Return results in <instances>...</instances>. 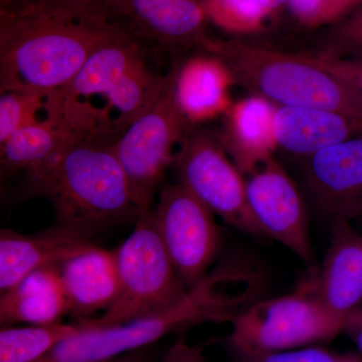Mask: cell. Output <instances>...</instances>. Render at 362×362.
Returning <instances> with one entry per match:
<instances>
[{
  "instance_id": "d590c367",
  "label": "cell",
  "mask_w": 362,
  "mask_h": 362,
  "mask_svg": "<svg viewBox=\"0 0 362 362\" xmlns=\"http://www.w3.org/2000/svg\"><path fill=\"white\" fill-rule=\"evenodd\" d=\"M2 25H0V28H1V26H2Z\"/></svg>"
},
{
  "instance_id": "9c48e42d",
  "label": "cell",
  "mask_w": 362,
  "mask_h": 362,
  "mask_svg": "<svg viewBox=\"0 0 362 362\" xmlns=\"http://www.w3.org/2000/svg\"><path fill=\"white\" fill-rule=\"evenodd\" d=\"M178 182L228 226L264 237L247 204L245 177L221 146L218 134L192 127L176 150Z\"/></svg>"
},
{
  "instance_id": "d6a6232c",
  "label": "cell",
  "mask_w": 362,
  "mask_h": 362,
  "mask_svg": "<svg viewBox=\"0 0 362 362\" xmlns=\"http://www.w3.org/2000/svg\"><path fill=\"white\" fill-rule=\"evenodd\" d=\"M259 4H262L266 9H268L271 13L282 6H288L289 0H257Z\"/></svg>"
},
{
  "instance_id": "8992f818",
  "label": "cell",
  "mask_w": 362,
  "mask_h": 362,
  "mask_svg": "<svg viewBox=\"0 0 362 362\" xmlns=\"http://www.w3.org/2000/svg\"><path fill=\"white\" fill-rule=\"evenodd\" d=\"M144 47L118 28L90 54L70 84L59 90L81 103L95 97L104 99L105 120L118 137L156 99L165 83L166 75L150 68Z\"/></svg>"
},
{
  "instance_id": "ffe728a7",
  "label": "cell",
  "mask_w": 362,
  "mask_h": 362,
  "mask_svg": "<svg viewBox=\"0 0 362 362\" xmlns=\"http://www.w3.org/2000/svg\"><path fill=\"white\" fill-rule=\"evenodd\" d=\"M66 313L68 307L57 266L32 272L11 291L0 295L4 326L14 323L52 325L61 323Z\"/></svg>"
},
{
  "instance_id": "7402d4cb",
  "label": "cell",
  "mask_w": 362,
  "mask_h": 362,
  "mask_svg": "<svg viewBox=\"0 0 362 362\" xmlns=\"http://www.w3.org/2000/svg\"><path fill=\"white\" fill-rule=\"evenodd\" d=\"M47 97L23 88L0 90V152L16 131L40 119Z\"/></svg>"
},
{
  "instance_id": "52a82bcc",
  "label": "cell",
  "mask_w": 362,
  "mask_h": 362,
  "mask_svg": "<svg viewBox=\"0 0 362 362\" xmlns=\"http://www.w3.org/2000/svg\"><path fill=\"white\" fill-rule=\"evenodd\" d=\"M230 323V351L270 354L331 341L342 334L344 319L318 299L311 277L290 294L259 298Z\"/></svg>"
},
{
  "instance_id": "6da1fadb",
  "label": "cell",
  "mask_w": 362,
  "mask_h": 362,
  "mask_svg": "<svg viewBox=\"0 0 362 362\" xmlns=\"http://www.w3.org/2000/svg\"><path fill=\"white\" fill-rule=\"evenodd\" d=\"M115 138L81 133L56 156L25 171L23 194L52 204L56 226L92 235L131 218L140 209L114 152Z\"/></svg>"
},
{
  "instance_id": "83f0119b",
  "label": "cell",
  "mask_w": 362,
  "mask_h": 362,
  "mask_svg": "<svg viewBox=\"0 0 362 362\" xmlns=\"http://www.w3.org/2000/svg\"><path fill=\"white\" fill-rule=\"evenodd\" d=\"M71 13L84 20L109 23V13L114 0H56Z\"/></svg>"
},
{
  "instance_id": "836d02e7",
  "label": "cell",
  "mask_w": 362,
  "mask_h": 362,
  "mask_svg": "<svg viewBox=\"0 0 362 362\" xmlns=\"http://www.w3.org/2000/svg\"><path fill=\"white\" fill-rule=\"evenodd\" d=\"M7 175H8V173H7L6 170H4V169L0 168V197H1L2 192H4V181H6Z\"/></svg>"
},
{
  "instance_id": "4316f807",
  "label": "cell",
  "mask_w": 362,
  "mask_h": 362,
  "mask_svg": "<svg viewBox=\"0 0 362 362\" xmlns=\"http://www.w3.org/2000/svg\"><path fill=\"white\" fill-rule=\"evenodd\" d=\"M317 58L328 70L349 83L362 96L361 59H341L318 52Z\"/></svg>"
},
{
  "instance_id": "2e32d148",
  "label": "cell",
  "mask_w": 362,
  "mask_h": 362,
  "mask_svg": "<svg viewBox=\"0 0 362 362\" xmlns=\"http://www.w3.org/2000/svg\"><path fill=\"white\" fill-rule=\"evenodd\" d=\"M275 110V105L252 94L233 102L221 116L218 140L244 176L277 152L274 134Z\"/></svg>"
},
{
  "instance_id": "e0dca14e",
  "label": "cell",
  "mask_w": 362,
  "mask_h": 362,
  "mask_svg": "<svg viewBox=\"0 0 362 362\" xmlns=\"http://www.w3.org/2000/svg\"><path fill=\"white\" fill-rule=\"evenodd\" d=\"M170 73L175 103L190 128L223 116L232 105L230 88L235 83L216 57L195 54Z\"/></svg>"
},
{
  "instance_id": "30bf717a",
  "label": "cell",
  "mask_w": 362,
  "mask_h": 362,
  "mask_svg": "<svg viewBox=\"0 0 362 362\" xmlns=\"http://www.w3.org/2000/svg\"><path fill=\"white\" fill-rule=\"evenodd\" d=\"M153 216L178 277L192 289L220 254L223 242L216 216L177 182L162 187Z\"/></svg>"
},
{
  "instance_id": "1f68e13d",
  "label": "cell",
  "mask_w": 362,
  "mask_h": 362,
  "mask_svg": "<svg viewBox=\"0 0 362 362\" xmlns=\"http://www.w3.org/2000/svg\"><path fill=\"white\" fill-rule=\"evenodd\" d=\"M101 362H156V357L149 347H145V349L135 350L129 354Z\"/></svg>"
},
{
  "instance_id": "4fadbf2b",
  "label": "cell",
  "mask_w": 362,
  "mask_h": 362,
  "mask_svg": "<svg viewBox=\"0 0 362 362\" xmlns=\"http://www.w3.org/2000/svg\"><path fill=\"white\" fill-rule=\"evenodd\" d=\"M209 0H114L109 23L145 47H199L206 39Z\"/></svg>"
},
{
  "instance_id": "603a6c76",
  "label": "cell",
  "mask_w": 362,
  "mask_h": 362,
  "mask_svg": "<svg viewBox=\"0 0 362 362\" xmlns=\"http://www.w3.org/2000/svg\"><path fill=\"white\" fill-rule=\"evenodd\" d=\"M257 0H209V23L233 35L258 33L271 16Z\"/></svg>"
},
{
  "instance_id": "8fae6325",
  "label": "cell",
  "mask_w": 362,
  "mask_h": 362,
  "mask_svg": "<svg viewBox=\"0 0 362 362\" xmlns=\"http://www.w3.org/2000/svg\"><path fill=\"white\" fill-rule=\"evenodd\" d=\"M244 177L247 206L264 235L315 268L307 202L294 178L275 156Z\"/></svg>"
},
{
  "instance_id": "d6986e66",
  "label": "cell",
  "mask_w": 362,
  "mask_h": 362,
  "mask_svg": "<svg viewBox=\"0 0 362 362\" xmlns=\"http://www.w3.org/2000/svg\"><path fill=\"white\" fill-rule=\"evenodd\" d=\"M68 313L78 321L94 318L115 299L118 282L113 251L95 247L57 266Z\"/></svg>"
},
{
  "instance_id": "ac0fdd59",
  "label": "cell",
  "mask_w": 362,
  "mask_h": 362,
  "mask_svg": "<svg viewBox=\"0 0 362 362\" xmlns=\"http://www.w3.org/2000/svg\"><path fill=\"white\" fill-rule=\"evenodd\" d=\"M274 134L278 150L303 158L362 135V118L325 109L276 106Z\"/></svg>"
},
{
  "instance_id": "d4e9b609",
  "label": "cell",
  "mask_w": 362,
  "mask_h": 362,
  "mask_svg": "<svg viewBox=\"0 0 362 362\" xmlns=\"http://www.w3.org/2000/svg\"><path fill=\"white\" fill-rule=\"evenodd\" d=\"M230 354L235 362H362L359 352H337L319 345L270 354Z\"/></svg>"
},
{
  "instance_id": "3957f363",
  "label": "cell",
  "mask_w": 362,
  "mask_h": 362,
  "mask_svg": "<svg viewBox=\"0 0 362 362\" xmlns=\"http://www.w3.org/2000/svg\"><path fill=\"white\" fill-rule=\"evenodd\" d=\"M199 47L223 62L233 83L277 107L325 109L362 118V96L321 64L303 56L239 40L207 37Z\"/></svg>"
},
{
  "instance_id": "4dcf8cb0",
  "label": "cell",
  "mask_w": 362,
  "mask_h": 362,
  "mask_svg": "<svg viewBox=\"0 0 362 362\" xmlns=\"http://www.w3.org/2000/svg\"><path fill=\"white\" fill-rule=\"evenodd\" d=\"M37 0H0V25L23 13Z\"/></svg>"
},
{
  "instance_id": "7c38bea8",
  "label": "cell",
  "mask_w": 362,
  "mask_h": 362,
  "mask_svg": "<svg viewBox=\"0 0 362 362\" xmlns=\"http://www.w3.org/2000/svg\"><path fill=\"white\" fill-rule=\"evenodd\" d=\"M308 206L328 223L362 216V135L297 158Z\"/></svg>"
},
{
  "instance_id": "7a4b0ae2",
  "label": "cell",
  "mask_w": 362,
  "mask_h": 362,
  "mask_svg": "<svg viewBox=\"0 0 362 362\" xmlns=\"http://www.w3.org/2000/svg\"><path fill=\"white\" fill-rule=\"evenodd\" d=\"M117 30L78 18L56 0H37L0 28V90H63Z\"/></svg>"
},
{
  "instance_id": "484cf974",
  "label": "cell",
  "mask_w": 362,
  "mask_h": 362,
  "mask_svg": "<svg viewBox=\"0 0 362 362\" xmlns=\"http://www.w3.org/2000/svg\"><path fill=\"white\" fill-rule=\"evenodd\" d=\"M319 52L362 61V6L335 23L326 47Z\"/></svg>"
},
{
  "instance_id": "cb8c5ba5",
  "label": "cell",
  "mask_w": 362,
  "mask_h": 362,
  "mask_svg": "<svg viewBox=\"0 0 362 362\" xmlns=\"http://www.w3.org/2000/svg\"><path fill=\"white\" fill-rule=\"evenodd\" d=\"M295 18L308 28L335 25L362 6V0H289Z\"/></svg>"
},
{
  "instance_id": "9a60e30c",
  "label": "cell",
  "mask_w": 362,
  "mask_h": 362,
  "mask_svg": "<svg viewBox=\"0 0 362 362\" xmlns=\"http://www.w3.org/2000/svg\"><path fill=\"white\" fill-rule=\"evenodd\" d=\"M314 290L330 312L346 318L362 304V235L349 221L330 225V243L320 270H314Z\"/></svg>"
},
{
  "instance_id": "ba28073f",
  "label": "cell",
  "mask_w": 362,
  "mask_h": 362,
  "mask_svg": "<svg viewBox=\"0 0 362 362\" xmlns=\"http://www.w3.org/2000/svg\"><path fill=\"white\" fill-rule=\"evenodd\" d=\"M189 126L173 97L170 71L156 99L113 143L140 211L152 209L159 183L173 165L176 145Z\"/></svg>"
},
{
  "instance_id": "5b68a950",
  "label": "cell",
  "mask_w": 362,
  "mask_h": 362,
  "mask_svg": "<svg viewBox=\"0 0 362 362\" xmlns=\"http://www.w3.org/2000/svg\"><path fill=\"white\" fill-rule=\"evenodd\" d=\"M118 289L101 315L78 321L81 327L118 325L175 306L188 290L159 237L153 207L140 211L134 230L113 251Z\"/></svg>"
},
{
  "instance_id": "277c9868",
  "label": "cell",
  "mask_w": 362,
  "mask_h": 362,
  "mask_svg": "<svg viewBox=\"0 0 362 362\" xmlns=\"http://www.w3.org/2000/svg\"><path fill=\"white\" fill-rule=\"evenodd\" d=\"M233 311L228 290L204 277L168 310L118 325L80 327L33 362H101L151 346L171 333L204 323H223Z\"/></svg>"
},
{
  "instance_id": "f546056e",
  "label": "cell",
  "mask_w": 362,
  "mask_h": 362,
  "mask_svg": "<svg viewBox=\"0 0 362 362\" xmlns=\"http://www.w3.org/2000/svg\"><path fill=\"white\" fill-rule=\"evenodd\" d=\"M342 334L349 338L362 356V304L345 318Z\"/></svg>"
},
{
  "instance_id": "5bb4252c",
  "label": "cell",
  "mask_w": 362,
  "mask_h": 362,
  "mask_svg": "<svg viewBox=\"0 0 362 362\" xmlns=\"http://www.w3.org/2000/svg\"><path fill=\"white\" fill-rule=\"evenodd\" d=\"M95 247L90 238L58 226L35 233L0 228V295L11 291L32 272L58 266Z\"/></svg>"
},
{
  "instance_id": "44dd1931",
  "label": "cell",
  "mask_w": 362,
  "mask_h": 362,
  "mask_svg": "<svg viewBox=\"0 0 362 362\" xmlns=\"http://www.w3.org/2000/svg\"><path fill=\"white\" fill-rule=\"evenodd\" d=\"M78 324L0 327V362H33L57 343L76 334Z\"/></svg>"
},
{
  "instance_id": "e575fe53",
  "label": "cell",
  "mask_w": 362,
  "mask_h": 362,
  "mask_svg": "<svg viewBox=\"0 0 362 362\" xmlns=\"http://www.w3.org/2000/svg\"><path fill=\"white\" fill-rule=\"evenodd\" d=\"M4 326V322H2L1 316H0V327H2Z\"/></svg>"
},
{
  "instance_id": "8d00e7d4",
  "label": "cell",
  "mask_w": 362,
  "mask_h": 362,
  "mask_svg": "<svg viewBox=\"0 0 362 362\" xmlns=\"http://www.w3.org/2000/svg\"><path fill=\"white\" fill-rule=\"evenodd\" d=\"M361 220H362V216H361Z\"/></svg>"
},
{
  "instance_id": "f1b7e54d",
  "label": "cell",
  "mask_w": 362,
  "mask_h": 362,
  "mask_svg": "<svg viewBox=\"0 0 362 362\" xmlns=\"http://www.w3.org/2000/svg\"><path fill=\"white\" fill-rule=\"evenodd\" d=\"M160 362H206V354L202 344H192L180 338L165 352Z\"/></svg>"
}]
</instances>
